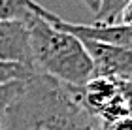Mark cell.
<instances>
[{
	"label": "cell",
	"instance_id": "obj_1",
	"mask_svg": "<svg viewBox=\"0 0 132 130\" xmlns=\"http://www.w3.org/2000/svg\"><path fill=\"white\" fill-rule=\"evenodd\" d=\"M2 130H104V123L85 108L77 87L34 74L2 117Z\"/></svg>",
	"mask_w": 132,
	"mask_h": 130
},
{
	"label": "cell",
	"instance_id": "obj_2",
	"mask_svg": "<svg viewBox=\"0 0 132 130\" xmlns=\"http://www.w3.org/2000/svg\"><path fill=\"white\" fill-rule=\"evenodd\" d=\"M25 25L28 30L32 64L38 74L51 75L77 89L94 77L93 58L79 38L51 25L34 11Z\"/></svg>",
	"mask_w": 132,
	"mask_h": 130
},
{
	"label": "cell",
	"instance_id": "obj_3",
	"mask_svg": "<svg viewBox=\"0 0 132 130\" xmlns=\"http://www.w3.org/2000/svg\"><path fill=\"white\" fill-rule=\"evenodd\" d=\"M79 96L85 108L102 123H111L119 117L132 115L121 77L94 75L79 89Z\"/></svg>",
	"mask_w": 132,
	"mask_h": 130
},
{
	"label": "cell",
	"instance_id": "obj_4",
	"mask_svg": "<svg viewBox=\"0 0 132 130\" xmlns=\"http://www.w3.org/2000/svg\"><path fill=\"white\" fill-rule=\"evenodd\" d=\"M28 8H30L36 15L44 17L45 21H49L51 25H55L62 30L74 34L79 40H93V42L115 45V47H127L132 49V28L115 23V25H102V23H93V25H81V23H68L57 13H53L51 10H45L44 6H40L34 0H27Z\"/></svg>",
	"mask_w": 132,
	"mask_h": 130
},
{
	"label": "cell",
	"instance_id": "obj_5",
	"mask_svg": "<svg viewBox=\"0 0 132 130\" xmlns=\"http://www.w3.org/2000/svg\"><path fill=\"white\" fill-rule=\"evenodd\" d=\"M81 44L93 58L94 75L132 79V49L93 42V40H81Z\"/></svg>",
	"mask_w": 132,
	"mask_h": 130
},
{
	"label": "cell",
	"instance_id": "obj_6",
	"mask_svg": "<svg viewBox=\"0 0 132 130\" xmlns=\"http://www.w3.org/2000/svg\"><path fill=\"white\" fill-rule=\"evenodd\" d=\"M0 62H23L34 68L25 23L0 21Z\"/></svg>",
	"mask_w": 132,
	"mask_h": 130
},
{
	"label": "cell",
	"instance_id": "obj_7",
	"mask_svg": "<svg viewBox=\"0 0 132 130\" xmlns=\"http://www.w3.org/2000/svg\"><path fill=\"white\" fill-rule=\"evenodd\" d=\"M32 15L27 0H0V21H21L25 23Z\"/></svg>",
	"mask_w": 132,
	"mask_h": 130
},
{
	"label": "cell",
	"instance_id": "obj_8",
	"mask_svg": "<svg viewBox=\"0 0 132 130\" xmlns=\"http://www.w3.org/2000/svg\"><path fill=\"white\" fill-rule=\"evenodd\" d=\"M34 74H38L32 66L23 62H0V83L10 81H27Z\"/></svg>",
	"mask_w": 132,
	"mask_h": 130
},
{
	"label": "cell",
	"instance_id": "obj_9",
	"mask_svg": "<svg viewBox=\"0 0 132 130\" xmlns=\"http://www.w3.org/2000/svg\"><path fill=\"white\" fill-rule=\"evenodd\" d=\"M127 4H128V0H100V8L96 11V21L94 23L115 25Z\"/></svg>",
	"mask_w": 132,
	"mask_h": 130
},
{
	"label": "cell",
	"instance_id": "obj_10",
	"mask_svg": "<svg viewBox=\"0 0 132 130\" xmlns=\"http://www.w3.org/2000/svg\"><path fill=\"white\" fill-rule=\"evenodd\" d=\"M25 81H10V83H0V119L6 115V111L13 100L21 94Z\"/></svg>",
	"mask_w": 132,
	"mask_h": 130
},
{
	"label": "cell",
	"instance_id": "obj_11",
	"mask_svg": "<svg viewBox=\"0 0 132 130\" xmlns=\"http://www.w3.org/2000/svg\"><path fill=\"white\" fill-rule=\"evenodd\" d=\"M104 130H132V115H125L111 123H104Z\"/></svg>",
	"mask_w": 132,
	"mask_h": 130
},
{
	"label": "cell",
	"instance_id": "obj_12",
	"mask_svg": "<svg viewBox=\"0 0 132 130\" xmlns=\"http://www.w3.org/2000/svg\"><path fill=\"white\" fill-rule=\"evenodd\" d=\"M119 19H121V25L132 28V0H128V4L123 8L121 17H119Z\"/></svg>",
	"mask_w": 132,
	"mask_h": 130
},
{
	"label": "cell",
	"instance_id": "obj_13",
	"mask_svg": "<svg viewBox=\"0 0 132 130\" xmlns=\"http://www.w3.org/2000/svg\"><path fill=\"white\" fill-rule=\"evenodd\" d=\"M81 2L85 4L94 15H96V11H98V8H100V0H81Z\"/></svg>",
	"mask_w": 132,
	"mask_h": 130
},
{
	"label": "cell",
	"instance_id": "obj_14",
	"mask_svg": "<svg viewBox=\"0 0 132 130\" xmlns=\"http://www.w3.org/2000/svg\"><path fill=\"white\" fill-rule=\"evenodd\" d=\"M0 130H2V119H0Z\"/></svg>",
	"mask_w": 132,
	"mask_h": 130
}]
</instances>
